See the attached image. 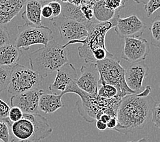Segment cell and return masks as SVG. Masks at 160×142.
Masks as SVG:
<instances>
[{
  "instance_id": "1",
  "label": "cell",
  "mask_w": 160,
  "mask_h": 142,
  "mask_svg": "<svg viewBox=\"0 0 160 142\" xmlns=\"http://www.w3.org/2000/svg\"><path fill=\"white\" fill-rule=\"evenodd\" d=\"M151 86L138 94L128 95L122 98L117 109V126L114 130L124 135L142 129L152 117L155 101L150 97Z\"/></svg>"
},
{
  "instance_id": "2",
  "label": "cell",
  "mask_w": 160,
  "mask_h": 142,
  "mask_svg": "<svg viewBox=\"0 0 160 142\" xmlns=\"http://www.w3.org/2000/svg\"><path fill=\"white\" fill-rule=\"evenodd\" d=\"M68 93L77 94L81 98V102L77 103L78 113L88 122L99 120L103 113L108 114L112 118H117V109L122 98L116 97L112 98H104L98 94L91 95L81 90L76 82H72L62 94Z\"/></svg>"
},
{
  "instance_id": "3",
  "label": "cell",
  "mask_w": 160,
  "mask_h": 142,
  "mask_svg": "<svg viewBox=\"0 0 160 142\" xmlns=\"http://www.w3.org/2000/svg\"><path fill=\"white\" fill-rule=\"evenodd\" d=\"M29 59L31 68L44 79L69 62L67 49L55 40L32 52Z\"/></svg>"
},
{
  "instance_id": "4",
  "label": "cell",
  "mask_w": 160,
  "mask_h": 142,
  "mask_svg": "<svg viewBox=\"0 0 160 142\" xmlns=\"http://www.w3.org/2000/svg\"><path fill=\"white\" fill-rule=\"evenodd\" d=\"M119 13H117L111 20L106 22H96L89 26L88 35L82 40L69 42L63 45L64 48L68 46L77 43L82 44L78 47V55L87 64H96L93 52L98 49H106L105 45V38L110 29L115 28L118 19L120 17Z\"/></svg>"
},
{
  "instance_id": "5",
  "label": "cell",
  "mask_w": 160,
  "mask_h": 142,
  "mask_svg": "<svg viewBox=\"0 0 160 142\" xmlns=\"http://www.w3.org/2000/svg\"><path fill=\"white\" fill-rule=\"evenodd\" d=\"M100 73V83L114 86L118 91V97L124 98L128 95L136 94L129 89L125 82V71L120 64V61L108 57L96 63Z\"/></svg>"
},
{
  "instance_id": "6",
  "label": "cell",
  "mask_w": 160,
  "mask_h": 142,
  "mask_svg": "<svg viewBox=\"0 0 160 142\" xmlns=\"http://www.w3.org/2000/svg\"><path fill=\"white\" fill-rule=\"evenodd\" d=\"M43 81L44 78L32 68L17 64L12 67L8 92L14 96L39 89Z\"/></svg>"
},
{
  "instance_id": "7",
  "label": "cell",
  "mask_w": 160,
  "mask_h": 142,
  "mask_svg": "<svg viewBox=\"0 0 160 142\" xmlns=\"http://www.w3.org/2000/svg\"><path fill=\"white\" fill-rule=\"evenodd\" d=\"M52 40V32L48 27H36L25 24L18 27L15 46L21 50L28 51L33 45L47 46Z\"/></svg>"
},
{
  "instance_id": "8",
  "label": "cell",
  "mask_w": 160,
  "mask_h": 142,
  "mask_svg": "<svg viewBox=\"0 0 160 142\" xmlns=\"http://www.w3.org/2000/svg\"><path fill=\"white\" fill-rule=\"evenodd\" d=\"M50 21L59 30L62 40L65 44L69 42L84 40L88 35L87 27L73 19L59 16Z\"/></svg>"
},
{
  "instance_id": "9",
  "label": "cell",
  "mask_w": 160,
  "mask_h": 142,
  "mask_svg": "<svg viewBox=\"0 0 160 142\" xmlns=\"http://www.w3.org/2000/svg\"><path fill=\"white\" fill-rule=\"evenodd\" d=\"M149 51V44L144 38H125L121 58L131 64L144 62L147 59Z\"/></svg>"
},
{
  "instance_id": "10",
  "label": "cell",
  "mask_w": 160,
  "mask_h": 142,
  "mask_svg": "<svg viewBox=\"0 0 160 142\" xmlns=\"http://www.w3.org/2000/svg\"><path fill=\"white\" fill-rule=\"evenodd\" d=\"M44 93V90L39 88L14 95L10 98L11 105L18 107L23 113H39L40 98Z\"/></svg>"
},
{
  "instance_id": "11",
  "label": "cell",
  "mask_w": 160,
  "mask_h": 142,
  "mask_svg": "<svg viewBox=\"0 0 160 142\" xmlns=\"http://www.w3.org/2000/svg\"><path fill=\"white\" fill-rule=\"evenodd\" d=\"M147 25L135 14L118 19L115 30L120 38H141Z\"/></svg>"
},
{
  "instance_id": "12",
  "label": "cell",
  "mask_w": 160,
  "mask_h": 142,
  "mask_svg": "<svg viewBox=\"0 0 160 142\" xmlns=\"http://www.w3.org/2000/svg\"><path fill=\"white\" fill-rule=\"evenodd\" d=\"M125 71V82L129 89L136 94L143 89L144 80L148 76L149 67L144 62L130 64Z\"/></svg>"
},
{
  "instance_id": "13",
  "label": "cell",
  "mask_w": 160,
  "mask_h": 142,
  "mask_svg": "<svg viewBox=\"0 0 160 142\" xmlns=\"http://www.w3.org/2000/svg\"><path fill=\"white\" fill-rule=\"evenodd\" d=\"M81 68V76L76 83L81 90L91 95L98 94L100 76L96 64H88Z\"/></svg>"
},
{
  "instance_id": "14",
  "label": "cell",
  "mask_w": 160,
  "mask_h": 142,
  "mask_svg": "<svg viewBox=\"0 0 160 142\" xmlns=\"http://www.w3.org/2000/svg\"><path fill=\"white\" fill-rule=\"evenodd\" d=\"M78 79L77 69L73 64L67 63L57 71L54 82L48 86L50 91H59L64 92L67 87L72 82H76Z\"/></svg>"
},
{
  "instance_id": "15",
  "label": "cell",
  "mask_w": 160,
  "mask_h": 142,
  "mask_svg": "<svg viewBox=\"0 0 160 142\" xmlns=\"http://www.w3.org/2000/svg\"><path fill=\"white\" fill-rule=\"evenodd\" d=\"M28 1L0 0V25L6 26L21 12Z\"/></svg>"
},
{
  "instance_id": "16",
  "label": "cell",
  "mask_w": 160,
  "mask_h": 142,
  "mask_svg": "<svg viewBox=\"0 0 160 142\" xmlns=\"http://www.w3.org/2000/svg\"><path fill=\"white\" fill-rule=\"evenodd\" d=\"M30 120L34 126V133L32 140L40 142L48 137L52 133V129L49 124L47 119L40 113H23V117Z\"/></svg>"
},
{
  "instance_id": "17",
  "label": "cell",
  "mask_w": 160,
  "mask_h": 142,
  "mask_svg": "<svg viewBox=\"0 0 160 142\" xmlns=\"http://www.w3.org/2000/svg\"><path fill=\"white\" fill-rule=\"evenodd\" d=\"M42 1L30 0L25 4V10L22 13V19L26 24L36 27L42 26Z\"/></svg>"
},
{
  "instance_id": "18",
  "label": "cell",
  "mask_w": 160,
  "mask_h": 142,
  "mask_svg": "<svg viewBox=\"0 0 160 142\" xmlns=\"http://www.w3.org/2000/svg\"><path fill=\"white\" fill-rule=\"evenodd\" d=\"M10 126L13 135L18 140L32 139L34 133L33 122L28 119L22 118L21 120L11 122L9 119L4 120Z\"/></svg>"
},
{
  "instance_id": "19",
  "label": "cell",
  "mask_w": 160,
  "mask_h": 142,
  "mask_svg": "<svg viewBox=\"0 0 160 142\" xmlns=\"http://www.w3.org/2000/svg\"><path fill=\"white\" fill-rule=\"evenodd\" d=\"M81 1H61L62 6V16L82 23L88 28L92 24H89L84 17L81 8Z\"/></svg>"
},
{
  "instance_id": "20",
  "label": "cell",
  "mask_w": 160,
  "mask_h": 142,
  "mask_svg": "<svg viewBox=\"0 0 160 142\" xmlns=\"http://www.w3.org/2000/svg\"><path fill=\"white\" fill-rule=\"evenodd\" d=\"M62 94L44 93L39 101V110L46 114L52 113L63 106Z\"/></svg>"
},
{
  "instance_id": "21",
  "label": "cell",
  "mask_w": 160,
  "mask_h": 142,
  "mask_svg": "<svg viewBox=\"0 0 160 142\" xmlns=\"http://www.w3.org/2000/svg\"><path fill=\"white\" fill-rule=\"evenodd\" d=\"M22 55V50L15 45L7 44L0 47V65L12 67L20 60Z\"/></svg>"
},
{
  "instance_id": "22",
  "label": "cell",
  "mask_w": 160,
  "mask_h": 142,
  "mask_svg": "<svg viewBox=\"0 0 160 142\" xmlns=\"http://www.w3.org/2000/svg\"><path fill=\"white\" fill-rule=\"evenodd\" d=\"M117 13H112L106 8L104 5L103 1H97L93 7L94 17L98 22L109 21L113 18Z\"/></svg>"
},
{
  "instance_id": "23",
  "label": "cell",
  "mask_w": 160,
  "mask_h": 142,
  "mask_svg": "<svg viewBox=\"0 0 160 142\" xmlns=\"http://www.w3.org/2000/svg\"><path fill=\"white\" fill-rule=\"evenodd\" d=\"M151 34V44L157 48H160V16H156L150 28Z\"/></svg>"
},
{
  "instance_id": "24",
  "label": "cell",
  "mask_w": 160,
  "mask_h": 142,
  "mask_svg": "<svg viewBox=\"0 0 160 142\" xmlns=\"http://www.w3.org/2000/svg\"><path fill=\"white\" fill-rule=\"evenodd\" d=\"M12 67L0 65V93L8 87Z\"/></svg>"
},
{
  "instance_id": "25",
  "label": "cell",
  "mask_w": 160,
  "mask_h": 142,
  "mask_svg": "<svg viewBox=\"0 0 160 142\" xmlns=\"http://www.w3.org/2000/svg\"><path fill=\"white\" fill-rule=\"evenodd\" d=\"M98 95L99 97L104 98H112L118 97V91L117 88L108 84H102L100 83L98 88Z\"/></svg>"
},
{
  "instance_id": "26",
  "label": "cell",
  "mask_w": 160,
  "mask_h": 142,
  "mask_svg": "<svg viewBox=\"0 0 160 142\" xmlns=\"http://www.w3.org/2000/svg\"><path fill=\"white\" fill-rule=\"evenodd\" d=\"M138 3H143L144 6L147 17H150L155 11L160 8V0H149L147 2H136Z\"/></svg>"
},
{
  "instance_id": "27",
  "label": "cell",
  "mask_w": 160,
  "mask_h": 142,
  "mask_svg": "<svg viewBox=\"0 0 160 142\" xmlns=\"http://www.w3.org/2000/svg\"><path fill=\"white\" fill-rule=\"evenodd\" d=\"M0 140L3 142H13L15 140L10 135L9 125L3 120H0Z\"/></svg>"
},
{
  "instance_id": "28",
  "label": "cell",
  "mask_w": 160,
  "mask_h": 142,
  "mask_svg": "<svg viewBox=\"0 0 160 142\" xmlns=\"http://www.w3.org/2000/svg\"><path fill=\"white\" fill-rule=\"evenodd\" d=\"M151 120L156 127L160 129V102H155L152 109Z\"/></svg>"
},
{
  "instance_id": "29",
  "label": "cell",
  "mask_w": 160,
  "mask_h": 142,
  "mask_svg": "<svg viewBox=\"0 0 160 142\" xmlns=\"http://www.w3.org/2000/svg\"><path fill=\"white\" fill-rule=\"evenodd\" d=\"M23 117V113L17 107H12L10 108L8 119L11 122H16L21 120Z\"/></svg>"
},
{
  "instance_id": "30",
  "label": "cell",
  "mask_w": 160,
  "mask_h": 142,
  "mask_svg": "<svg viewBox=\"0 0 160 142\" xmlns=\"http://www.w3.org/2000/svg\"><path fill=\"white\" fill-rule=\"evenodd\" d=\"M10 35L6 26L0 25V47L10 43Z\"/></svg>"
},
{
  "instance_id": "31",
  "label": "cell",
  "mask_w": 160,
  "mask_h": 142,
  "mask_svg": "<svg viewBox=\"0 0 160 142\" xmlns=\"http://www.w3.org/2000/svg\"><path fill=\"white\" fill-rule=\"evenodd\" d=\"M47 4L51 8L52 11V18H55L59 17L62 12V6L60 2L52 1V2H47ZM51 18V19H52Z\"/></svg>"
},
{
  "instance_id": "32",
  "label": "cell",
  "mask_w": 160,
  "mask_h": 142,
  "mask_svg": "<svg viewBox=\"0 0 160 142\" xmlns=\"http://www.w3.org/2000/svg\"><path fill=\"white\" fill-rule=\"evenodd\" d=\"M10 107L9 105L0 98V120H5L8 118Z\"/></svg>"
},
{
  "instance_id": "33",
  "label": "cell",
  "mask_w": 160,
  "mask_h": 142,
  "mask_svg": "<svg viewBox=\"0 0 160 142\" xmlns=\"http://www.w3.org/2000/svg\"><path fill=\"white\" fill-rule=\"evenodd\" d=\"M48 1H42V17L45 18H52V11L51 8L47 4Z\"/></svg>"
},
{
  "instance_id": "34",
  "label": "cell",
  "mask_w": 160,
  "mask_h": 142,
  "mask_svg": "<svg viewBox=\"0 0 160 142\" xmlns=\"http://www.w3.org/2000/svg\"><path fill=\"white\" fill-rule=\"evenodd\" d=\"M107 129H112L114 130L117 126V118H112L110 120V121L108 122L107 124Z\"/></svg>"
},
{
  "instance_id": "35",
  "label": "cell",
  "mask_w": 160,
  "mask_h": 142,
  "mask_svg": "<svg viewBox=\"0 0 160 142\" xmlns=\"http://www.w3.org/2000/svg\"><path fill=\"white\" fill-rule=\"evenodd\" d=\"M96 125L97 129L99 130H100V131H104V130L107 129V125H106V124L104 123V122H102L100 120H97Z\"/></svg>"
},
{
  "instance_id": "36",
  "label": "cell",
  "mask_w": 160,
  "mask_h": 142,
  "mask_svg": "<svg viewBox=\"0 0 160 142\" xmlns=\"http://www.w3.org/2000/svg\"><path fill=\"white\" fill-rule=\"evenodd\" d=\"M110 119H111V118H110L108 114L103 113L100 116V119H99V120L102 121V122H104V123H105V124H107L108 122L110 121Z\"/></svg>"
},
{
  "instance_id": "37",
  "label": "cell",
  "mask_w": 160,
  "mask_h": 142,
  "mask_svg": "<svg viewBox=\"0 0 160 142\" xmlns=\"http://www.w3.org/2000/svg\"><path fill=\"white\" fill-rule=\"evenodd\" d=\"M128 142H152V141H151V139H148V137H143L142 139H139L138 141H128Z\"/></svg>"
},
{
  "instance_id": "38",
  "label": "cell",
  "mask_w": 160,
  "mask_h": 142,
  "mask_svg": "<svg viewBox=\"0 0 160 142\" xmlns=\"http://www.w3.org/2000/svg\"><path fill=\"white\" fill-rule=\"evenodd\" d=\"M13 142H37L32 139H27V140H14Z\"/></svg>"
},
{
  "instance_id": "39",
  "label": "cell",
  "mask_w": 160,
  "mask_h": 142,
  "mask_svg": "<svg viewBox=\"0 0 160 142\" xmlns=\"http://www.w3.org/2000/svg\"><path fill=\"white\" fill-rule=\"evenodd\" d=\"M0 142H3V141H1V140H0Z\"/></svg>"
}]
</instances>
